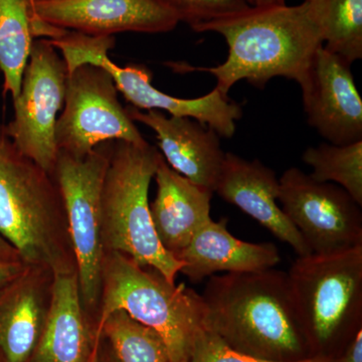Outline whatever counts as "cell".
Instances as JSON below:
<instances>
[{"instance_id": "6da1fadb", "label": "cell", "mask_w": 362, "mask_h": 362, "mask_svg": "<svg viewBox=\"0 0 362 362\" xmlns=\"http://www.w3.org/2000/svg\"><path fill=\"white\" fill-rule=\"evenodd\" d=\"M197 33H216L225 37L226 59L216 66L185 65L187 71L209 73L216 89L228 96L240 81L264 89L272 78L303 80L316 52L323 45L320 32L306 1L299 6H249L202 23Z\"/></svg>"}, {"instance_id": "7a4b0ae2", "label": "cell", "mask_w": 362, "mask_h": 362, "mask_svg": "<svg viewBox=\"0 0 362 362\" xmlns=\"http://www.w3.org/2000/svg\"><path fill=\"white\" fill-rule=\"evenodd\" d=\"M201 295L204 328L232 349L272 361L312 357L285 272L216 274Z\"/></svg>"}, {"instance_id": "3957f363", "label": "cell", "mask_w": 362, "mask_h": 362, "mask_svg": "<svg viewBox=\"0 0 362 362\" xmlns=\"http://www.w3.org/2000/svg\"><path fill=\"white\" fill-rule=\"evenodd\" d=\"M160 152L151 145L114 141L102 190L104 249L125 255L175 284L183 262L166 251L152 223L149 187Z\"/></svg>"}, {"instance_id": "277c9868", "label": "cell", "mask_w": 362, "mask_h": 362, "mask_svg": "<svg viewBox=\"0 0 362 362\" xmlns=\"http://www.w3.org/2000/svg\"><path fill=\"white\" fill-rule=\"evenodd\" d=\"M287 274L312 357L339 359L362 329V246L298 257Z\"/></svg>"}, {"instance_id": "5b68a950", "label": "cell", "mask_w": 362, "mask_h": 362, "mask_svg": "<svg viewBox=\"0 0 362 362\" xmlns=\"http://www.w3.org/2000/svg\"><path fill=\"white\" fill-rule=\"evenodd\" d=\"M101 297L100 337L105 319L124 311L162 338L169 362H188L195 338L204 328L206 306L201 294L169 283L158 272L147 270L125 255L110 252L104 259Z\"/></svg>"}, {"instance_id": "8992f818", "label": "cell", "mask_w": 362, "mask_h": 362, "mask_svg": "<svg viewBox=\"0 0 362 362\" xmlns=\"http://www.w3.org/2000/svg\"><path fill=\"white\" fill-rule=\"evenodd\" d=\"M63 214L54 177L23 156L0 125V237L21 263L66 270L58 233Z\"/></svg>"}, {"instance_id": "52a82bcc", "label": "cell", "mask_w": 362, "mask_h": 362, "mask_svg": "<svg viewBox=\"0 0 362 362\" xmlns=\"http://www.w3.org/2000/svg\"><path fill=\"white\" fill-rule=\"evenodd\" d=\"M113 142L98 145L82 158L59 151L52 175L63 199L81 297L87 307L95 306L102 293L105 259L102 190Z\"/></svg>"}, {"instance_id": "ba28073f", "label": "cell", "mask_w": 362, "mask_h": 362, "mask_svg": "<svg viewBox=\"0 0 362 362\" xmlns=\"http://www.w3.org/2000/svg\"><path fill=\"white\" fill-rule=\"evenodd\" d=\"M117 92L113 78L101 66L87 64L68 71L65 109L56 125L59 151L82 158L105 142L148 144Z\"/></svg>"}, {"instance_id": "9c48e42d", "label": "cell", "mask_w": 362, "mask_h": 362, "mask_svg": "<svg viewBox=\"0 0 362 362\" xmlns=\"http://www.w3.org/2000/svg\"><path fill=\"white\" fill-rule=\"evenodd\" d=\"M115 45L114 37L78 35L66 49V61L75 68L94 65L103 68L113 78L117 90L139 110L165 111L170 116L188 117L213 128L221 137L235 135V122L243 117L242 106L214 88L209 94L182 99L161 92L152 85L151 73L143 66L121 68L111 61L108 52Z\"/></svg>"}, {"instance_id": "30bf717a", "label": "cell", "mask_w": 362, "mask_h": 362, "mask_svg": "<svg viewBox=\"0 0 362 362\" xmlns=\"http://www.w3.org/2000/svg\"><path fill=\"white\" fill-rule=\"evenodd\" d=\"M66 76L65 61L52 42L33 40L20 95L13 100V120L4 126L16 148L51 175L59 153L57 115L65 101Z\"/></svg>"}, {"instance_id": "8fae6325", "label": "cell", "mask_w": 362, "mask_h": 362, "mask_svg": "<svg viewBox=\"0 0 362 362\" xmlns=\"http://www.w3.org/2000/svg\"><path fill=\"white\" fill-rule=\"evenodd\" d=\"M278 201L312 254L362 246L361 206L343 188L320 182L298 168L279 178Z\"/></svg>"}, {"instance_id": "7c38bea8", "label": "cell", "mask_w": 362, "mask_h": 362, "mask_svg": "<svg viewBox=\"0 0 362 362\" xmlns=\"http://www.w3.org/2000/svg\"><path fill=\"white\" fill-rule=\"evenodd\" d=\"M299 86L307 122L328 143L362 141V99L350 64L322 45Z\"/></svg>"}, {"instance_id": "4fadbf2b", "label": "cell", "mask_w": 362, "mask_h": 362, "mask_svg": "<svg viewBox=\"0 0 362 362\" xmlns=\"http://www.w3.org/2000/svg\"><path fill=\"white\" fill-rule=\"evenodd\" d=\"M33 14L47 25L92 35L161 33L180 21L156 0H30Z\"/></svg>"}, {"instance_id": "5bb4252c", "label": "cell", "mask_w": 362, "mask_h": 362, "mask_svg": "<svg viewBox=\"0 0 362 362\" xmlns=\"http://www.w3.org/2000/svg\"><path fill=\"white\" fill-rule=\"evenodd\" d=\"M279 192L280 182L273 169L258 159L247 160L226 152L214 194L289 245L298 257L308 256L310 249L278 204Z\"/></svg>"}, {"instance_id": "9a60e30c", "label": "cell", "mask_w": 362, "mask_h": 362, "mask_svg": "<svg viewBox=\"0 0 362 362\" xmlns=\"http://www.w3.org/2000/svg\"><path fill=\"white\" fill-rule=\"evenodd\" d=\"M126 110L133 121L154 131L162 156L173 170L214 192L226 152L213 128L188 117H168L161 111L133 106Z\"/></svg>"}, {"instance_id": "2e32d148", "label": "cell", "mask_w": 362, "mask_h": 362, "mask_svg": "<svg viewBox=\"0 0 362 362\" xmlns=\"http://www.w3.org/2000/svg\"><path fill=\"white\" fill-rule=\"evenodd\" d=\"M52 300L28 362H97L102 337L83 310L77 274L54 271Z\"/></svg>"}, {"instance_id": "e0dca14e", "label": "cell", "mask_w": 362, "mask_h": 362, "mask_svg": "<svg viewBox=\"0 0 362 362\" xmlns=\"http://www.w3.org/2000/svg\"><path fill=\"white\" fill-rule=\"evenodd\" d=\"M228 220L213 218L204 223L176 258L183 262L180 273L192 283H201L220 272L246 273L273 269L281 255L272 243H249L233 237Z\"/></svg>"}, {"instance_id": "ac0fdd59", "label": "cell", "mask_w": 362, "mask_h": 362, "mask_svg": "<svg viewBox=\"0 0 362 362\" xmlns=\"http://www.w3.org/2000/svg\"><path fill=\"white\" fill-rule=\"evenodd\" d=\"M154 178L157 192L150 204L152 223L162 246L176 257L197 230L211 220L214 192L176 173L162 154Z\"/></svg>"}, {"instance_id": "d6986e66", "label": "cell", "mask_w": 362, "mask_h": 362, "mask_svg": "<svg viewBox=\"0 0 362 362\" xmlns=\"http://www.w3.org/2000/svg\"><path fill=\"white\" fill-rule=\"evenodd\" d=\"M23 274L0 291L1 362H28L45 323L39 293Z\"/></svg>"}, {"instance_id": "ffe728a7", "label": "cell", "mask_w": 362, "mask_h": 362, "mask_svg": "<svg viewBox=\"0 0 362 362\" xmlns=\"http://www.w3.org/2000/svg\"><path fill=\"white\" fill-rule=\"evenodd\" d=\"M65 32L37 20L30 0H0V71L4 75V92H8L13 100L20 95L35 39H56Z\"/></svg>"}, {"instance_id": "44dd1931", "label": "cell", "mask_w": 362, "mask_h": 362, "mask_svg": "<svg viewBox=\"0 0 362 362\" xmlns=\"http://www.w3.org/2000/svg\"><path fill=\"white\" fill-rule=\"evenodd\" d=\"M324 49L352 65L362 58V0H304Z\"/></svg>"}, {"instance_id": "7402d4cb", "label": "cell", "mask_w": 362, "mask_h": 362, "mask_svg": "<svg viewBox=\"0 0 362 362\" xmlns=\"http://www.w3.org/2000/svg\"><path fill=\"white\" fill-rule=\"evenodd\" d=\"M313 180L343 188L362 206V141L347 145L322 143L308 147L302 156Z\"/></svg>"}, {"instance_id": "603a6c76", "label": "cell", "mask_w": 362, "mask_h": 362, "mask_svg": "<svg viewBox=\"0 0 362 362\" xmlns=\"http://www.w3.org/2000/svg\"><path fill=\"white\" fill-rule=\"evenodd\" d=\"M100 333L120 362H169L162 338L124 311L107 317L100 326Z\"/></svg>"}, {"instance_id": "cb8c5ba5", "label": "cell", "mask_w": 362, "mask_h": 362, "mask_svg": "<svg viewBox=\"0 0 362 362\" xmlns=\"http://www.w3.org/2000/svg\"><path fill=\"white\" fill-rule=\"evenodd\" d=\"M194 30L197 25L249 7L246 0H156Z\"/></svg>"}, {"instance_id": "d4e9b609", "label": "cell", "mask_w": 362, "mask_h": 362, "mask_svg": "<svg viewBox=\"0 0 362 362\" xmlns=\"http://www.w3.org/2000/svg\"><path fill=\"white\" fill-rule=\"evenodd\" d=\"M188 362H280L247 356L232 349L213 331L204 328L195 338ZM294 362H339V359L310 357Z\"/></svg>"}, {"instance_id": "484cf974", "label": "cell", "mask_w": 362, "mask_h": 362, "mask_svg": "<svg viewBox=\"0 0 362 362\" xmlns=\"http://www.w3.org/2000/svg\"><path fill=\"white\" fill-rule=\"evenodd\" d=\"M339 362H362V329L349 343L339 357Z\"/></svg>"}, {"instance_id": "4316f807", "label": "cell", "mask_w": 362, "mask_h": 362, "mask_svg": "<svg viewBox=\"0 0 362 362\" xmlns=\"http://www.w3.org/2000/svg\"><path fill=\"white\" fill-rule=\"evenodd\" d=\"M23 273V264L0 263V291Z\"/></svg>"}, {"instance_id": "83f0119b", "label": "cell", "mask_w": 362, "mask_h": 362, "mask_svg": "<svg viewBox=\"0 0 362 362\" xmlns=\"http://www.w3.org/2000/svg\"><path fill=\"white\" fill-rule=\"evenodd\" d=\"M0 263H21L18 252L2 237H0Z\"/></svg>"}, {"instance_id": "f1b7e54d", "label": "cell", "mask_w": 362, "mask_h": 362, "mask_svg": "<svg viewBox=\"0 0 362 362\" xmlns=\"http://www.w3.org/2000/svg\"><path fill=\"white\" fill-rule=\"evenodd\" d=\"M97 362H120L113 350H112L110 344L108 342L105 341L102 347L100 346L99 356H98Z\"/></svg>"}, {"instance_id": "f546056e", "label": "cell", "mask_w": 362, "mask_h": 362, "mask_svg": "<svg viewBox=\"0 0 362 362\" xmlns=\"http://www.w3.org/2000/svg\"><path fill=\"white\" fill-rule=\"evenodd\" d=\"M250 6H280L285 4V0H246Z\"/></svg>"}, {"instance_id": "4dcf8cb0", "label": "cell", "mask_w": 362, "mask_h": 362, "mask_svg": "<svg viewBox=\"0 0 362 362\" xmlns=\"http://www.w3.org/2000/svg\"><path fill=\"white\" fill-rule=\"evenodd\" d=\"M0 362H1V361H0Z\"/></svg>"}]
</instances>
